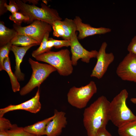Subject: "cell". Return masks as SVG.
Listing matches in <instances>:
<instances>
[{
  "instance_id": "obj_1",
  "label": "cell",
  "mask_w": 136,
  "mask_h": 136,
  "mask_svg": "<svg viewBox=\"0 0 136 136\" xmlns=\"http://www.w3.org/2000/svg\"><path fill=\"white\" fill-rule=\"evenodd\" d=\"M110 103L107 98L102 95L85 109L83 121L88 136H95L99 129L106 128L110 120Z\"/></svg>"
},
{
  "instance_id": "obj_2",
  "label": "cell",
  "mask_w": 136,
  "mask_h": 136,
  "mask_svg": "<svg viewBox=\"0 0 136 136\" xmlns=\"http://www.w3.org/2000/svg\"><path fill=\"white\" fill-rule=\"evenodd\" d=\"M128 95L126 90L123 89L110 102V120L118 128L136 119V116L128 107L126 104Z\"/></svg>"
},
{
  "instance_id": "obj_3",
  "label": "cell",
  "mask_w": 136,
  "mask_h": 136,
  "mask_svg": "<svg viewBox=\"0 0 136 136\" xmlns=\"http://www.w3.org/2000/svg\"><path fill=\"white\" fill-rule=\"evenodd\" d=\"M22 13L29 18V23L39 20L47 23L51 26L57 20H61L57 11L51 8L46 4L42 3L41 7L34 4H26L20 0H16Z\"/></svg>"
},
{
  "instance_id": "obj_4",
  "label": "cell",
  "mask_w": 136,
  "mask_h": 136,
  "mask_svg": "<svg viewBox=\"0 0 136 136\" xmlns=\"http://www.w3.org/2000/svg\"><path fill=\"white\" fill-rule=\"evenodd\" d=\"M70 53L68 49H62L56 52L49 51L35 58L53 66L60 75L67 76L72 74L73 71Z\"/></svg>"
},
{
  "instance_id": "obj_5",
  "label": "cell",
  "mask_w": 136,
  "mask_h": 136,
  "mask_svg": "<svg viewBox=\"0 0 136 136\" xmlns=\"http://www.w3.org/2000/svg\"><path fill=\"white\" fill-rule=\"evenodd\" d=\"M29 63L31 65L32 73L28 82L20 91L21 95L29 93L35 88H40L41 84L52 73L57 71L54 67L48 64L39 63L29 58Z\"/></svg>"
},
{
  "instance_id": "obj_6",
  "label": "cell",
  "mask_w": 136,
  "mask_h": 136,
  "mask_svg": "<svg viewBox=\"0 0 136 136\" xmlns=\"http://www.w3.org/2000/svg\"><path fill=\"white\" fill-rule=\"evenodd\" d=\"M97 90L96 84L93 81L80 87L73 86L70 89L67 93L68 102L71 105L77 108H83L96 93Z\"/></svg>"
},
{
  "instance_id": "obj_7",
  "label": "cell",
  "mask_w": 136,
  "mask_h": 136,
  "mask_svg": "<svg viewBox=\"0 0 136 136\" xmlns=\"http://www.w3.org/2000/svg\"><path fill=\"white\" fill-rule=\"evenodd\" d=\"M14 29L17 34L29 36L38 41L40 44L45 34L52 30V26L44 21L36 20L27 26L22 27L15 24Z\"/></svg>"
},
{
  "instance_id": "obj_8",
  "label": "cell",
  "mask_w": 136,
  "mask_h": 136,
  "mask_svg": "<svg viewBox=\"0 0 136 136\" xmlns=\"http://www.w3.org/2000/svg\"><path fill=\"white\" fill-rule=\"evenodd\" d=\"M116 72L122 80L136 83V55L129 52L118 65Z\"/></svg>"
},
{
  "instance_id": "obj_9",
  "label": "cell",
  "mask_w": 136,
  "mask_h": 136,
  "mask_svg": "<svg viewBox=\"0 0 136 136\" xmlns=\"http://www.w3.org/2000/svg\"><path fill=\"white\" fill-rule=\"evenodd\" d=\"M107 43L104 42L102 44L98 51L96 58V64L92 70L90 77L101 79L107 71L109 65L114 61V56L112 53H106Z\"/></svg>"
},
{
  "instance_id": "obj_10",
  "label": "cell",
  "mask_w": 136,
  "mask_h": 136,
  "mask_svg": "<svg viewBox=\"0 0 136 136\" xmlns=\"http://www.w3.org/2000/svg\"><path fill=\"white\" fill-rule=\"evenodd\" d=\"M70 41L71 59L73 65L76 66L80 59L83 62L88 63L91 59L96 58L98 51L96 50L89 51L85 49L79 43L76 32L73 35Z\"/></svg>"
},
{
  "instance_id": "obj_11",
  "label": "cell",
  "mask_w": 136,
  "mask_h": 136,
  "mask_svg": "<svg viewBox=\"0 0 136 136\" xmlns=\"http://www.w3.org/2000/svg\"><path fill=\"white\" fill-rule=\"evenodd\" d=\"M39 88H38L35 95L30 99L19 104L10 105L1 109L0 117H3L5 114L9 112L18 110H23L35 114L39 112L41 107L40 101Z\"/></svg>"
},
{
  "instance_id": "obj_12",
  "label": "cell",
  "mask_w": 136,
  "mask_h": 136,
  "mask_svg": "<svg viewBox=\"0 0 136 136\" xmlns=\"http://www.w3.org/2000/svg\"><path fill=\"white\" fill-rule=\"evenodd\" d=\"M54 115V118L47 125L46 130V136H58L67 124L65 112L55 110Z\"/></svg>"
},
{
  "instance_id": "obj_13",
  "label": "cell",
  "mask_w": 136,
  "mask_h": 136,
  "mask_svg": "<svg viewBox=\"0 0 136 136\" xmlns=\"http://www.w3.org/2000/svg\"><path fill=\"white\" fill-rule=\"evenodd\" d=\"M74 20L76 24L77 31L79 32L78 40L83 39L88 37L96 35L105 34L110 32L111 29L104 27L96 28L82 22L81 18L76 16Z\"/></svg>"
},
{
  "instance_id": "obj_14",
  "label": "cell",
  "mask_w": 136,
  "mask_h": 136,
  "mask_svg": "<svg viewBox=\"0 0 136 136\" xmlns=\"http://www.w3.org/2000/svg\"><path fill=\"white\" fill-rule=\"evenodd\" d=\"M37 45L33 44L26 46L19 47L14 45L12 46L11 50L13 53L15 57V75L19 81L24 79V75L21 71L20 66L23 58L28 50L32 47Z\"/></svg>"
},
{
  "instance_id": "obj_15",
  "label": "cell",
  "mask_w": 136,
  "mask_h": 136,
  "mask_svg": "<svg viewBox=\"0 0 136 136\" xmlns=\"http://www.w3.org/2000/svg\"><path fill=\"white\" fill-rule=\"evenodd\" d=\"M53 116L34 124L24 127L25 130L31 134L35 136H42L46 135V130L47 124L54 117Z\"/></svg>"
},
{
  "instance_id": "obj_16",
  "label": "cell",
  "mask_w": 136,
  "mask_h": 136,
  "mask_svg": "<svg viewBox=\"0 0 136 136\" xmlns=\"http://www.w3.org/2000/svg\"><path fill=\"white\" fill-rule=\"evenodd\" d=\"M17 34V32L14 28L10 29L7 27L3 21H0V47L10 42Z\"/></svg>"
},
{
  "instance_id": "obj_17",
  "label": "cell",
  "mask_w": 136,
  "mask_h": 136,
  "mask_svg": "<svg viewBox=\"0 0 136 136\" xmlns=\"http://www.w3.org/2000/svg\"><path fill=\"white\" fill-rule=\"evenodd\" d=\"M12 45L26 47L33 44L36 45L40 44L37 40L26 35L17 34L11 40Z\"/></svg>"
},
{
  "instance_id": "obj_18",
  "label": "cell",
  "mask_w": 136,
  "mask_h": 136,
  "mask_svg": "<svg viewBox=\"0 0 136 136\" xmlns=\"http://www.w3.org/2000/svg\"><path fill=\"white\" fill-rule=\"evenodd\" d=\"M4 67L5 70L6 71L10 77L13 91L14 92L19 91L20 88V84L18 79L12 71L9 56L6 57L5 59Z\"/></svg>"
},
{
  "instance_id": "obj_19",
  "label": "cell",
  "mask_w": 136,
  "mask_h": 136,
  "mask_svg": "<svg viewBox=\"0 0 136 136\" xmlns=\"http://www.w3.org/2000/svg\"><path fill=\"white\" fill-rule=\"evenodd\" d=\"M61 23L64 32L62 39L70 40L72 36L77 31L76 25L74 20L66 18L61 20Z\"/></svg>"
},
{
  "instance_id": "obj_20",
  "label": "cell",
  "mask_w": 136,
  "mask_h": 136,
  "mask_svg": "<svg viewBox=\"0 0 136 136\" xmlns=\"http://www.w3.org/2000/svg\"><path fill=\"white\" fill-rule=\"evenodd\" d=\"M119 136H136V119L118 128Z\"/></svg>"
},
{
  "instance_id": "obj_21",
  "label": "cell",
  "mask_w": 136,
  "mask_h": 136,
  "mask_svg": "<svg viewBox=\"0 0 136 136\" xmlns=\"http://www.w3.org/2000/svg\"><path fill=\"white\" fill-rule=\"evenodd\" d=\"M6 131L9 136H34L25 131L24 127L18 126L16 124H12L11 128Z\"/></svg>"
},
{
  "instance_id": "obj_22",
  "label": "cell",
  "mask_w": 136,
  "mask_h": 136,
  "mask_svg": "<svg viewBox=\"0 0 136 136\" xmlns=\"http://www.w3.org/2000/svg\"><path fill=\"white\" fill-rule=\"evenodd\" d=\"M50 32L47 33L40 44L39 47L36 50L33 51L31 55L33 57L36 56L49 51L47 47V43L49 38Z\"/></svg>"
},
{
  "instance_id": "obj_23",
  "label": "cell",
  "mask_w": 136,
  "mask_h": 136,
  "mask_svg": "<svg viewBox=\"0 0 136 136\" xmlns=\"http://www.w3.org/2000/svg\"><path fill=\"white\" fill-rule=\"evenodd\" d=\"M12 44L11 42L4 46L0 49V70H4V62L6 58L9 56Z\"/></svg>"
},
{
  "instance_id": "obj_24",
  "label": "cell",
  "mask_w": 136,
  "mask_h": 136,
  "mask_svg": "<svg viewBox=\"0 0 136 136\" xmlns=\"http://www.w3.org/2000/svg\"><path fill=\"white\" fill-rule=\"evenodd\" d=\"M9 19L14 22L15 24L21 25L23 22H29V18L22 13L17 12L12 14L9 17Z\"/></svg>"
},
{
  "instance_id": "obj_25",
  "label": "cell",
  "mask_w": 136,
  "mask_h": 136,
  "mask_svg": "<svg viewBox=\"0 0 136 136\" xmlns=\"http://www.w3.org/2000/svg\"><path fill=\"white\" fill-rule=\"evenodd\" d=\"M54 36L63 38L64 36V31L61 23V20L55 21L52 25Z\"/></svg>"
},
{
  "instance_id": "obj_26",
  "label": "cell",
  "mask_w": 136,
  "mask_h": 136,
  "mask_svg": "<svg viewBox=\"0 0 136 136\" xmlns=\"http://www.w3.org/2000/svg\"><path fill=\"white\" fill-rule=\"evenodd\" d=\"M4 5L7 11H10L12 14L18 12L19 10H20L19 8L16 0H10L9 5L5 2Z\"/></svg>"
},
{
  "instance_id": "obj_27",
  "label": "cell",
  "mask_w": 136,
  "mask_h": 136,
  "mask_svg": "<svg viewBox=\"0 0 136 136\" xmlns=\"http://www.w3.org/2000/svg\"><path fill=\"white\" fill-rule=\"evenodd\" d=\"M53 42L54 47L56 48H59L63 47H68L70 46V40H58L51 38Z\"/></svg>"
},
{
  "instance_id": "obj_28",
  "label": "cell",
  "mask_w": 136,
  "mask_h": 136,
  "mask_svg": "<svg viewBox=\"0 0 136 136\" xmlns=\"http://www.w3.org/2000/svg\"><path fill=\"white\" fill-rule=\"evenodd\" d=\"M12 124L8 119L3 117H0V130L6 131L9 129Z\"/></svg>"
},
{
  "instance_id": "obj_29",
  "label": "cell",
  "mask_w": 136,
  "mask_h": 136,
  "mask_svg": "<svg viewBox=\"0 0 136 136\" xmlns=\"http://www.w3.org/2000/svg\"><path fill=\"white\" fill-rule=\"evenodd\" d=\"M127 50L129 53L136 55V36L132 39L127 47Z\"/></svg>"
},
{
  "instance_id": "obj_30",
  "label": "cell",
  "mask_w": 136,
  "mask_h": 136,
  "mask_svg": "<svg viewBox=\"0 0 136 136\" xmlns=\"http://www.w3.org/2000/svg\"><path fill=\"white\" fill-rule=\"evenodd\" d=\"M95 136H112L107 130L106 128L99 129L97 132Z\"/></svg>"
},
{
  "instance_id": "obj_31",
  "label": "cell",
  "mask_w": 136,
  "mask_h": 136,
  "mask_svg": "<svg viewBox=\"0 0 136 136\" xmlns=\"http://www.w3.org/2000/svg\"><path fill=\"white\" fill-rule=\"evenodd\" d=\"M5 2V1L0 0V15H2L5 12L7 11L6 8L4 6V4Z\"/></svg>"
},
{
  "instance_id": "obj_32",
  "label": "cell",
  "mask_w": 136,
  "mask_h": 136,
  "mask_svg": "<svg viewBox=\"0 0 136 136\" xmlns=\"http://www.w3.org/2000/svg\"><path fill=\"white\" fill-rule=\"evenodd\" d=\"M53 47H54L53 42L51 39V38H49L48 40L47 43V48L49 51H50Z\"/></svg>"
},
{
  "instance_id": "obj_33",
  "label": "cell",
  "mask_w": 136,
  "mask_h": 136,
  "mask_svg": "<svg viewBox=\"0 0 136 136\" xmlns=\"http://www.w3.org/2000/svg\"><path fill=\"white\" fill-rule=\"evenodd\" d=\"M0 136H9L6 131L0 130Z\"/></svg>"
},
{
  "instance_id": "obj_34",
  "label": "cell",
  "mask_w": 136,
  "mask_h": 136,
  "mask_svg": "<svg viewBox=\"0 0 136 136\" xmlns=\"http://www.w3.org/2000/svg\"><path fill=\"white\" fill-rule=\"evenodd\" d=\"M130 100L132 103L136 104V97L131 98Z\"/></svg>"
},
{
  "instance_id": "obj_35",
  "label": "cell",
  "mask_w": 136,
  "mask_h": 136,
  "mask_svg": "<svg viewBox=\"0 0 136 136\" xmlns=\"http://www.w3.org/2000/svg\"></svg>"
}]
</instances>
